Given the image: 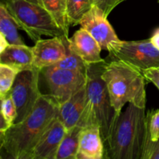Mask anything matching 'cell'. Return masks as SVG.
<instances>
[{"label":"cell","mask_w":159,"mask_h":159,"mask_svg":"<svg viewBox=\"0 0 159 159\" xmlns=\"http://www.w3.org/2000/svg\"><path fill=\"white\" fill-rule=\"evenodd\" d=\"M0 63L9 65L19 71L32 68L34 67L33 47L26 44H9L0 52Z\"/></svg>","instance_id":"9a60e30c"},{"label":"cell","mask_w":159,"mask_h":159,"mask_svg":"<svg viewBox=\"0 0 159 159\" xmlns=\"http://www.w3.org/2000/svg\"><path fill=\"white\" fill-rule=\"evenodd\" d=\"M18 30H20L18 24L4 2H2L0 5V34L6 37L9 44L23 45L25 43L20 37Z\"/></svg>","instance_id":"2e32d148"},{"label":"cell","mask_w":159,"mask_h":159,"mask_svg":"<svg viewBox=\"0 0 159 159\" xmlns=\"http://www.w3.org/2000/svg\"><path fill=\"white\" fill-rule=\"evenodd\" d=\"M57 117L66 129L75 126L84 128L94 125L89 107L85 85L66 102L59 105Z\"/></svg>","instance_id":"9c48e42d"},{"label":"cell","mask_w":159,"mask_h":159,"mask_svg":"<svg viewBox=\"0 0 159 159\" xmlns=\"http://www.w3.org/2000/svg\"><path fill=\"white\" fill-rule=\"evenodd\" d=\"M4 4L20 29L25 31L34 43L40 40L42 35L51 37L66 35L41 5L29 0H5Z\"/></svg>","instance_id":"5b68a950"},{"label":"cell","mask_w":159,"mask_h":159,"mask_svg":"<svg viewBox=\"0 0 159 159\" xmlns=\"http://www.w3.org/2000/svg\"><path fill=\"white\" fill-rule=\"evenodd\" d=\"M158 2H159V0H158Z\"/></svg>","instance_id":"f546056e"},{"label":"cell","mask_w":159,"mask_h":159,"mask_svg":"<svg viewBox=\"0 0 159 159\" xmlns=\"http://www.w3.org/2000/svg\"><path fill=\"white\" fill-rule=\"evenodd\" d=\"M0 99H1V117H2L4 120L9 124V127H11L15 123L16 119V107L9 93Z\"/></svg>","instance_id":"7402d4cb"},{"label":"cell","mask_w":159,"mask_h":159,"mask_svg":"<svg viewBox=\"0 0 159 159\" xmlns=\"http://www.w3.org/2000/svg\"><path fill=\"white\" fill-rule=\"evenodd\" d=\"M40 71V69L33 67L30 69L20 71L16 78L9 93L17 110V116L14 124L21 122L30 114L37 99L42 95L39 87Z\"/></svg>","instance_id":"ba28073f"},{"label":"cell","mask_w":159,"mask_h":159,"mask_svg":"<svg viewBox=\"0 0 159 159\" xmlns=\"http://www.w3.org/2000/svg\"><path fill=\"white\" fill-rule=\"evenodd\" d=\"M94 5L99 8L107 16L124 0H93Z\"/></svg>","instance_id":"d4e9b609"},{"label":"cell","mask_w":159,"mask_h":159,"mask_svg":"<svg viewBox=\"0 0 159 159\" xmlns=\"http://www.w3.org/2000/svg\"><path fill=\"white\" fill-rule=\"evenodd\" d=\"M146 116L151 139L156 141L159 138V110L148 111Z\"/></svg>","instance_id":"603a6c76"},{"label":"cell","mask_w":159,"mask_h":159,"mask_svg":"<svg viewBox=\"0 0 159 159\" xmlns=\"http://www.w3.org/2000/svg\"><path fill=\"white\" fill-rule=\"evenodd\" d=\"M110 60L107 61L102 77L117 114L122 112L123 107L127 102L145 107L147 80L142 71L120 60L113 57Z\"/></svg>","instance_id":"3957f363"},{"label":"cell","mask_w":159,"mask_h":159,"mask_svg":"<svg viewBox=\"0 0 159 159\" xmlns=\"http://www.w3.org/2000/svg\"><path fill=\"white\" fill-rule=\"evenodd\" d=\"M59 105L53 98L43 94L30 114L20 123L13 124L0 134V147L7 158L30 159L40 138L57 117Z\"/></svg>","instance_id":"6da1fadb"},{"label":"cell","mask_w":159,"mask_h":159,"mask_svg":"<svg viewBox=\"0 0 159 159\" xmlns=\"http://www.w3.org/2000/svg\"><path fill=\"white\" fill-rule=\"evenodd\" d=\"M40 78L47 87V93L58 105L64 103L83 88L86 74L80 71L49 66L40 69Z\"/></svg>","instance_id":"8992f818"},{"label":"cell","mask_w":159,"mask_h":159,"mask_svg":"<svg viewBox=\"0 0 159 159\" xmlns=\"http://www.w3.org/2000/svg\"><path fill=\"white\" fill-rule=\"evenodd\" d=\"M66 130L65 125L56 117L37 142L30 159H56Z\"/></svg>","instance_id":"7c38bea8"},{"label":"cell","mask_w":159,"mask_h":159,"mask_svg":"<svg viewBox=\"0 0 159 159\" xmlns=\"http://www.w3.org/2000/svg\"><path fill=\"white\" fill-rule=\"evenodd\" d=\"M142 159H159V138L156 141H152L149 131Z\"/></svg>","instance_id":"cb8c5ba5"},{"label":"cell","mask_w":159,"mask_h":159,"mask_svg":"<svg viewBox=\"0 0 159 159\" xmlns=\"http://www.w3.org/2000/svg\"><path fill=\"white\" fill-rule=\"evenodd\" d=\"M69 46L76 54L82 57L86 64L102 61L100 45L96 39L84 28L78 30L71 38H68Z\"/></svg>","instance_id":"5bb4252c"},{"label":"cell","mask_w":159,"mask_h":159,"mask_svg":"<svg viewBox=\"0 0 159 159\" xmlns=\"http://www.w3.org/2000/svg\"><path fill=\"white\" fill-rule=\"evenodd\" d=\"M94 6L93 0H67V13L71 26H76Z\"/></svg>","instance_id":"ffe728a7"},{"label":"cell","mask_w":159,"mask_h":159,"mask_svg":"<svg viewBox=\"0 0 159 159\" xmlns=\"http://www.w3.org/2000/svg\"><path fill=\"white\" fill-rule=\"evenodd\" d=\"M105 145L97 125L82 128L79 137L77 159H104Z\"/></svg>","instance_id":"4fadbf2b"},{"label":"cell","mask_w":159,"mask_h":159,"mask_svg":"<svg viewBox=\"0 0 159 159\" xmlns=\"http://www.w3.org/2000/svg\"><path fill=\"white\" fill-rule=\"evenodd\" d=\"M20 71L9 65L0 63V98L9 93Z\"/></svg>","instance_id":"44dd1931"},{"label":"cell","mask_w":159,"mask_h":159,"mask_svg":"<svg viewBox=\"0 0 159 159\" xmlns=\"http://www.w3.org/2000/svg\"><path fill=\"white\" fill-rule=\"evenodd\" d=\"M124 1H125V0H124Z\"/></svg>","instance_id":"4dcf8cb0"},{"label":"cell","mask_w":159,"mask_h":159,"mask_svg":"<svg viewBox=\"0 0 159 159\" xmlns=\"http://www.w3.org/2000/svg\"><path fill=\"white\" fill-rule=\"evenodd\" d=\"M110 56L138 68L140 71L159 67V49L150 39L144 40L113 42L109 48Z\"/></svg>","instance_id":"52a82bcc"},{"label":"cell","mask_w":159,"mask_h":159,"mask_svg":"<svg viewBox=\"0 0 159 159\" xmlns=\"http://www.w3.org/2000/svg\"><path fill=\"white\" fill-rule=\"evenodd\" d=\"M150 40L152 42V43H153L158 49H159V27L157 28V29L154 31L153 34H152Z\"/></svg>","instance_id":"4316f807"},{"label":"cell","mask_w":159,"mask_h":159,"mask_svg":"<svg viewBox=\"0 0 159 159\" xmlns=\"http://www.w3.org/2000/svg\"><path fill=\"white\" fill-rule=\"evenodd\" d=\"M107 63V59H103L102 61L87 64L85 83L93 123L100 128L104 142L111 134L120 115L113 107L107 84L102 77Z\"/></svg>","instance_id":"277c9868"},{"label":"cell","mask_w":159,"mask_h":159,"mask_svg":"<svg viewBox=\"0 0 159 159\" xmlns=\"http://www.w3.org/2000/svg\"><path fill=\"white\" fill-rule=\"evenodd\" d=\"M34 67L42 69L52 66L65 58L67 48L62 37H54L51 39L37 40L33 47Z\"/></svg>","instance_id":"8fae6325"},{"label":"cell","mask_w":159,"mask_h":159,"mask_svg":"<svg viewBox=\"0 0 159 159\" xmlns=\"http://www.w3.org/2000/svg\"><path fill=\"white\" fill-rule=\"evenodd\" d=\"M79 25L96 39L102 50L109 51L113 42L120 40L107 16L96 5L85 14Z\"/></svg>","instance_id":"30bf717a"},{"label":"cell","mask_w":159,"mask_h":159,"mask_svg":"<svg viewBox=\"0 0 159 159\" xmlns=\"http://www.w3.org/2000/svg\"><path fill=\"white\" fill-rule=\"evenodd\" d=\"M148 133L145 107L130 102L120 113L111 134L104 142V158L142 159Z\"/></svg>","instance_id":"7a4b0ae2"},{"label":"cell","mask_w":159,"mask_h":159,"mask_svg":"<svg viewBox=\"0 0 159 159\" xmlns=\"http://www.w3.org/2000/svg\"><path fill=\"white\" fill-rule=\"evenodd\" d=\"M9 45V43L8 42V40H6V37H5L2 34H0V52L4 51Z\"/></svg>","instance_id":"83f0119b"},{"label":"cell","mask_w":159,"mask_h":159,"mask_svg":"<svg viewBox=\"0 0 159 159\" xmlns=\"http://www.w3.org/2000/svg\"><path fill=\"white\" fill-rule=\"evenodd\" d=\"M40 3L52 16L66 35L68 36L71 25L67 13V0H40Z\"/></svg>","instance_id":"ac0fdd59"},{"label":"cell","mask_w":159,"mask_h":159,"mask_svg":"<svg viewBox=\"0 0 159 159\" xmlns=\"http://www.w3.org/2000/svg\"><path fill=\"white\" fill-rule=\"evenodd\" d=\"M63 40L67 48L66 57L61 60L60 61L54 64L52 66L62 68V69L80 71V72L86 74L87 64L82 60V57H79L71 49L69 46V41H68V36H63Z\"/></svg>","instance_id":"d6986e66"},{"label":"cell","mask_w":159,"mask_h":159,"mask_svg":"<svg viewBox=\"0 0 159 159\" xmlns=\"http://www.w3.org/2000/svg\"><path fill=\"white\" fill-rule=\"evenodd\" d=\"M82 127H73L67 129L62 139L56 159H77L79 145V137Z\"/></svg>","instance_id":"e0dca14e"},{"label":"cell","mask_w":159,"mask_h":159,"mask_svg":"<svg viewBox=\"0 0 159 159\" xmlns=\"http://www.w3.org/2000/svg\"><path fill=\"white\" fill-rule=\"evenodd\" d=\"M142 73L148 82L153 83L159 89V67L144 70Z\"/></svg>","instance_id":"484cf974"},{"label":"cell","mask_w":159,"mask_h":159,"mask_svg":"<svg viewBox=\"0 0 159 159\" xmlns=\"http://www.w3.org/2000/svg\"><path fill=\"white\" fill-rule=\"evenodd\" d=\"M29 1L30 2H35V3H37V4H40V0H29Z\"/></svg>","instance_id":"f1b7e54d"}]
</instances>
